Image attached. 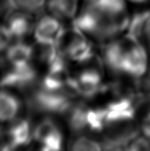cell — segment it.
Wrapping results in <instances>:
<instances>
[{"instance_id": "cell-1", "label": "cell", "mask_w": 150, "mask_h": 151, "mask_svg": "<svg viewBox=\"0 0 150 151\" xmlns=\"http://www.w3.org/2000/svg\"><path fill=\"white\" fill-rule=\"evenodd\" d=\"M131 16L126 0H80L72 22L101 45L126 33Z\"/></svg>"}, {"instance_id": "cell-2", "label": "cell", "mask_w": 150, "mask_h": 151, "mask_svg": "<svg viewBox=\"0 0 150 151\" xmlns=\"http://www.w3.org/2000/svg\"><path fill=\"white\" fill-rule=\"evenodd\" d=\"M99 54L107 74L138 81L149 69V52L136 37L125 33L100 45Z\"/></svg>"}, {"instance_id": "cell-3", "label": "cell", "mask_w": 150, "mask_h": 151, "mask_svg": "<svg viewBox=\"0 0 150 151\" xmlns=\"http://www.w3.org/2000/svg\"><path fill=\"white\" fill-rule=\"evenodd\" d=\"M107 73L98 53L91 59L69 65L68 87L77 98L96 101L106 81Z\"/></svg>"}, {"instance_id": "cell-4", "label": "cell", "mask_w": 150, "mask_h": 151, "mask_svg": "<svg viewBox=\"0 0 150 151\" xmlns=\"http://www.w3.org/2000/svg\"><path fill=\"white\" fill-rule=\"evenodd\" d=\"M141 134L136 109L106 111V119L100 139L104 149H126L129 143Z\"/></svg>"}, {"instance_id": "cell-5", "label": "cell", "mask_w": 150, "mask_h": 151, "mask_svg": "<svg viewBox=\"0 0 150 151\" xmlns=\"http://www.w3.org/2000/svg\"><path fill=\"white\" fill-rule=\"evenodd\" d=\"M61 119L72 134L100 136L105 123L106 111L97 101L75 98Z\"/></svg>"}, {"instance_id": "cell-6", "label": "cell", "mask_w": 150, "mask_h": 151, "mask_svg": "<svg viewBox=\"0 0 150 151\" xmlns=\"http://www.w3.org/2000/svg\"><path fill=\"white\" fill-rule=\"evenodd\" d=\"M68 129L59 116L38 114L33 119V146L42 151L66 150Z\"/></svg>"}, {"instance_id": "cell-7", "label": "cell", "mask_w": 150, "mask_h": 151, "mask_svg": "<svg viewBox=\"0 0 150 151\" xmlns=\"http://www.w3.org/2000/svg\"><path fill=\"white\" fill-rule=\"evenodd\" d=\"M96 43L73 22L65 24L57 46L69 65L86 62L97 53Z\"/></svg>"}, {"instance_id": "cell-8", "label": "cell", "mask_w": 150, "mask_h": 151, "mask_svg": "<svg viewBox=\"0 0 150 151\" xmlns=\"http://www.w3.org/2000/svg\"><path fill=\"white\" fill-rule=\"evenodd\" d=\"M77 97L69 88H51L39 81L27 94L29 107L37 114H50L61 117L72 102Z\"/></svg>"}, {"instance_id": "cell-9", "label": "cell", "mask_w": 150, "mask_h": 151, "mask_svg": "<svg viewBox=\"0 0 150 151\" xmlns=\"http://www.w3.org/2000/svg\"><path fill=\"white\" fill-rule=\"evenodd\" d=\"M41 73L33 62L0 65V88L27 95L37 84Z\"/></svg>"}, {"instance_id": "cell-10", "label": "cell", "mask_w": 150, "mask_h": 151, "mask_svg": "<svg viewBox=\"0 0 150 151\" xmlns=\"http://www.w3.org/2000/svg\"><path fill=\"white\" fill-rule=\"evenodd\" d=\"M31 146H33V119L23 115L3 125L0 150H21Z\"/></svg>"}, {"instance_id": "cell-11", "label": "cell", "mask_w": 150, "mask_h": 151, "mask_svg": "<svg viewBox=\"0 0 150 151\" xmlns=\"http://www.w3.org/2000/svg\"><path fill=\"white\" fill-rule=\"evenodd\" d=\"M35 20V14L17 8L6 13L3 23L12 40H29L32 39Z\"/></svg>"}, {"instance_id": "cell-12", "label": "cell", "mask_w": 150, "mask_h": 151, "mask_svg": "<svg viewBox=\"0 0 150 151\" xmlns=\"http://www.w3.org/2000/svg\"><path fill=\"white\" fill-rule=\"evenodd\" d=\"M65 23L45 12L36 17L32 41L38 43L57 44Z\"/></svg>"}, {"instance_id": "cell-13", "label": "cell", "mask_w": 150, "mask_h": 151, "mask_svg": "<svg viewBox=\"0 0 150 151\" xmlns=\"http://www.w3.org/2000/svg\"><path fill=\"white\" fill-rule=\"evenodd\" d=\"M27 108L23 95L0 88V124H8L25 115Z\"/></svg>"}, {"instance_id": "cell-14", "label": "cell", "mask_w": 150, "mask_h": 151, "mask_svg": "<svg viewBox=\"0 0 150 151\" xmlns=\"http://www.w3.org/2000/svg\"><path fill=\"white\" fill-rule=\"evenodd\" d=\"M34 43L29 40H12L4 53L2 62L8 64H24L33 62Z\"/></svg>"}, {"instance_id": "cell-15", "label": "cell", "mask_w": 150, "mask_h": 151, "mask_svg": "<svg viewBox=\"0 0 150 151\" xmlns=\"http://www.w3.org/2000/svg\"><path fill=\"white\" fill-rule=\"evenodd\" d=\"M80 0H47L45 12L67 24L74 20Z\"/></svg>"}, {"instance_id": "cell-16", "label": "cell", "mask_w": 150, "mask_h": 151, "mask_svg": "<svg viewBox=\"0 0 150 151\" xmlns=\"http://www.w3.org/2000/svg\"><path fill=\"white\" fill-rule=\"evenodd\" d=\"M66 150L72 151H100L103 150V145L99 136L88 134H73L68 140Z\"/></svg>"}, {"instance_id": "cell-17", "label": "cell", "mask_w": 150, "mask_h": 151, "mask_svg": "<svg viewBox=\"0 0 150 151\" xmlns=\"http://www.w3.org/2000/svg\"><path fill=\"white\" fill-rule=\"evenodd\" d=\"M46 1L47 0H12L13 4L18 9L34 14L45 8Z\"/></svg>"}, {"instance_id": "cell-18", "label": "cell", "mask_w": 150, "mask_h": 151, "mask_svg": "<svg viewBox=\"0 0 150 151\" xmlns=\"http://www.w3.org/2000/svg\"><path fill=\"white\" fill-rule=\"evenodd\" d=\"M126 150H150V138L144 135L137 136L132 141Z\"/></svg>"}, {"instance_id": "cell-19", "label": "cell", "mask_w": 150, "mask_h": 151, "mask_svg": "<svg viewBox=\"0 0 150 151\" xmlns=\"http://www.w3.org/2000/svg\"><path fill=\"white\" fill-rule=\"evenodd\" d=\"M12 39L3 21H0V57L4 53Z\"/></svg>"}, {"instance_id": "cell-20", "label": "cell", "mask_w": 150, "mask_h": 151, "mask_svg": "<svg viewBox=\"0 0 150 151\" xmlns=\"http://www.w3.org/2000/svg\"><path fill=\"white\" fill-rule=\"evenodd\" d=\"M141 134L148 138H150V108L145 111V113L139 118Z\"/></svg>"}, {"instance_id": "cell-21", "label": "cell", "mask_w": 150, "mask_h": 151, "mask_svg": "<svg viewBox=\"0 0 150 151\" xmlns=\"http://www.w3.org/2000/svg\"><path fill=\"white\" fill-rule=\"evenodd\" d=\"M127 2H132V3H136V4H141V3H144L147 0H126Z\"/></svg>"}, {"instance_id": "cell-22", "label": "cell", "mask_w": 150, "mask_h": 151, "mask_svg": "<svg viewBox=\"0 0 150 151\" xmlns=\"http://www.w3.org/2000/svg\"><path fill=\"white\" fill-rule=\"evenodd\" d=\"M2 135H3V125L0 124V143H1V140H2Z\"/></svg>"}]
</instances>
